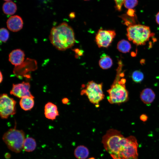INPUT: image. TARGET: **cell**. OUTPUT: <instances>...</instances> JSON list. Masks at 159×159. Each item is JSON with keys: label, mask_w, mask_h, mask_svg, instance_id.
<instances>
[{"label": "cell", "mask_w": 159, "mask_h": 159, "mask_svg": "<svg viewBox=\"0 0 159 159\" xmlns=\"http://www.w3.org/2000/svg\"><path fill=\"white\" fill-rule=\"evenodd\" d=\"M102 143L113 159H138V143L133 136L125 138L120 132L111 129L102 137Z\"/></svg>", "instance_id": "6da1fadb"}, {"label": "cell", "mask_w": 159, "mask_h": 159, "mask_svg": "<svg viewBox=\"0 0 159 159\" xmlns=\"http://www.w3.org/2000/svg\"><path fill=\"white\" fill-rule=\"evenodd\" d=\"M49 39L53 45L60 51L71 48L75 42L73 30L65 22L52 28Z\"/></svg>", "instance_id": "7a4b0ae2"}, {"label": "cell", "mask_w": 159, "mask_h": 159, "mask_svg": "<svg viewBox=\"0 0 159 159\" xmlns=\"http://www.w3.org/2000/svg\"><path fill=\"white\" fill-rule=\"evenodd\" d=\"M117 74L110 88L107 90L108 102L111 104H119L127 101L128 99V92L126 89L125 83L126 80L120 79L124 74L120 72L118 69Z\"/></svg>", "instance_id": "3957f363"}, {"label": "cell", "mask_w": 159, "mask_h": 159, "mask_svg": "<svg viewBox=\"0 0 159 159\" xmlns=\"http://www.w3.org/2000/svg\"><path fill=\"white\" fill-rule=\"evenodd\" d=\"M2 140L8 149L15 153H20L23 149L25 133L15 127L11 128L3 135Z\"/></svg>", "instance_id": "277c9868"}, {"label": "cell", "mask_w": 159, "mask_h": 159, "mask_svg": "<svg viewBox=\"0 0 159 159\" xmlns=\"http://www.w3.org/2000/svg\"><path fill=\"white\" fill-rule=\"evenodd\" d=\"M127 37L129 41L137 45H143L152 35L149 27L141 24H135L127 29Z\"/></svg>", "instance_id": "5b68a950"}, {"label": "cell", "mask_w": 159, "mask_h": 159, "mask_svg": "<svg viewBox=\"0 0 159 159\" xmlns=\"http://www.w3.org/2000/svg\"><path fill=\"white\" fill-rule=\"evenodd\" d=\"M81 94L87 96L91 103L98 105L105 96L102 90V84L97 83L93 81H89L81 91Z\"/></svg>", "instance_id": "8992f818"}, {"label": "cell", "mask_w": 159, "mask_h": 159, "mask_svg": "<svg viewBox=\"0 0 159 159\" xmlns=\"http://www.w3.org/2000/svg\"><path fill=\"white\" fill-rule=\"evenodd\" d=\"M16 101L6 94H1L0 97V115L2 119H7L16 113Z\"/></svg>", "instance_id": "52a82bcc"}, {"label": "cell", "mask_w": 159, "mask_h": 159, "mask_svg": "<svg viewBox=\"0 0 159 159\" xmlns=\"http://www.w3.org/2000/svg\"><path fill=\"white\" fill-rule=\"evenodd\" d=\"M116 35L114 30L99 29L95 36V42L99 48L108 47Z\"/></svg>", "instance_id": "ba28073f"}, {"label": "cell", "mask_w": 159, "mask_h": 159, "mask_svg": "<svg viewBox=\"0 0 159 159\" xmlns=\"http://www.w3.org/2000/svg\"><path fill=\"white\" fill-rule=\"evenodd\" d=\"M30 85L28 82H23L21 83L13 84L10 94L19 98L25 96L34 98L30 91Z\"/></svg>", "instance_id": "9c48e42d"}, {"label": "cell", "mask_w": 159, "mask_h": 159, "mask_svg": "<svg viewBox=\"0 0 159 159\" xmlns=\"http://www.w3.org/2000/svg\"><path fill=\"white\" fill-rule=\"evenodd\" d=\"M6 24L9 29L13 32H16L22 28L23 21L21 17L18 15H14L8 19Z\"/></svg>", "instance_id": "30bf717a"}, {"label": "cell", "mask_w": 159, "mask_h": 159, "mask_svg": "<svg viewBox=\"0 0 159 159\" xmlns=\"http://www.w3.org/2000/svg\"><path fill=\"white\" fill-rule=\"evenodd\" d=\"M25 57L24 52L19 49L11 51L9 55V61L13 65L17 66L21 64L23 62Z\"/></svg>", "instance_id": "8fae6325"}, {"label": "cell", "mask_w": 159, "mask_h": 159, "mask_svg": "<svg viewBox=\"0 0 159 159\" xmlns=\"http://www.w3.org/2000/svg\"><path fill=\"white\" fill-rule=\"evenodd\" d=\"M44 114L48 119L52 120L55 119L59 115L57 106L51 102H48L44 106Z\"/></svg>", "instance_id": "7c38bea8"}, {"label": "cell", "mask_w": 159, "mask_h": 159, "mask_svg": "<svg viewBox=\"0 0 159 159\" xmlns=\"http://www.w3.org/2000/svg\"><path fill=\"white\" fill-rule=\"evenodd\" d=\"M155 95L151 89L146 88L141 92L140 97L141 101L145 104L148 105L152 103L155 98Z\"/></svg>", "instance_id": "4fadbf2b"}, {"label": "cell", "mask_w": 159, "mask_h": 159, "mask_svg": "<svg viewBox=\"0 0 159 159\" xmlns=\"http://www.w3.org/2000/svg\"><path fill=\"white\" fill-rule=\"evenodd\" d=\"M34 98L29 96H25L21 98L19 102L21 108L25 111L31 110L34 105Z\"/></svg>", "instance_id": "5bb4252c"}, {"label": "cell", "mask_w": 159, "mask_h": 159, "mask_svg": "<svg viewBox=\"0 0 159 159\" xmlns=\"http://www.w3.org/2000/svg\"><path fill=\"white\" fill-rule=\"evenodd\" d=\"M74 154L78 159H86L89 156V151L87 147L83 145H80L75 149Z\"/></svg>", "instance_id": "9a60e30c"}, {"label": "cell", "mask_w": 159, "mask_h": 159, "mask_svg": "<svg viewBox=\"0 0 159 159\" xmlns=\"http://www.w3.org/2000/svg\"><path fill=\"white\" fill-rule=\"evenodd\" d=\"M36 146L35 139L29 137L25 139L23 145V149L26 152H31L35 150Z\"/></svg>", "instance_id": "2e32d148"}, {"label": "cell", "mask_w": 159, "mask_h": 159, "mask_svg": "<svg viewBox=\"0 0 159 159\" xmlns=\"http://www.w3.org/2000/svg\"><path fill=\"white\" fill-rule=\"evenodd\" d=\"M2 9L5 14L8 15H12L16 11L17 6L16 4L12 1H7L3 4Z\"/></svg>", "instance_id": "e0dca14e"}, {"label": "cell", "mask_w": 159, "mask_h": 159, "mask_svg": "<svg viewBox=\"0 0 159 159\" xmlns=\"http://www.w3.org/2000/svg\"><path fill=\"white\" fill-rule=\"evenodd\" d=\"M99 64L101 68L106 69L111 67L113 64V62L110 56L103 54L99 60Z\"/></svg>", "instance_id": "ac0fdd59"}, {"label": "cell", "mask_w": 159, "mask_h": 159, "mask_svg": "<svg viewBox=\"0 0 159 159\" xmlns=\"http://www.w3.org/2000/svg\"><path fill=\"white\" fill-rule=\"evenodd\" d=\"M117 48L118 50L123 53L128 52L131 49V45L129 42L122 39L117 43Z\"/></svg>", "instance_id": "d6986e66"}, {"label": "cell", "mask_w": 159, "mask_h": 159, "mask_svg": "<svg viewBox=\"0 0 159 159\" xmlns=\"http://www.w3.org/2000/svg\"><path fill=\"white\" fill-rule=\"evenodd\" d=\"M120 17L123 21L124 24L128 26L135 25V23L136 16L132 17L128 16L126 14L122 15Z\"/></svg>", "instance_id": "ffe728a7"}, {"label": "cell", "mask_w": 159, "mask_h": 159, "mask_svg": "<svg viewBox=\"0 0 159 159\" xmlns=\"http://www.w3.org/2000/svg\"><path fill=\"white\" fill-rule=\"evenodd\" d=\"M144 77L143 73L140 71L136 70L132 73V79L133 81L136 83H140L143 81Z\"/></svg>", "instance_id": "44dd1931"}, {"label": "cell", "mask_w": 159, "mask_h": 159, "mask_svg": "<svg viewBox=\"0 0 159 159\" xmlns=\"http://www.w3.org/2000/svg\"><path fill=\"white\" fill-rule=\"evenodd\" d=\"M9 37V33L6 29L2 28L0 30V39L1 41L5 42L8 40Z\"/></svg>", "instance_id": "7402d4cb"}, {"label": "cell", "mask_w": 159, "mask_h": 159, "mask_svg": "<svg viewBox=\"0 0 159 159\" xmlns=\"http://www.w3.org/2000/svg\"><path fill=\"white\" fill-rule=\"evenodd\" d=\"M125 7L127 9H132L138 4V0H125L124 2Z\"/></svg>", "instance_id": "603a6c76"}, {"label": "cell", "mask_w": 159, "mask_h": 159, "mask_svg": "<svg viewBox=\"0 0 159 159\" xmlns=\"http://www.w3.org/2000/svg\"><path fill=\"white\" fill-rule=\"evenodd\" d=\"M116 4L115 8L118 11H121L122 6L125 0H114Z\"/></svg>", "instance_id": "cb8c5ba5"}, {"label": "cell", "mask_w": 159, "mask_h": 159, "mask_svg": "<svg viewBox=\"0 0 159 159\" xmlns=\"http://www.w3.org/2000/svg\"><path fill=\"white\" fill-rule=\"evenodd\" d=\"M135 12V11L134 9H129L127 12V14L128 16H136Z\"/></svg>", "instance_id": "d4e9b609"}, {"label": "cell", "mask_w": 159, "mask_h": 159, "mask_svg": "<svg viewBox=\"0 0 159 159\" xmlns=\"http://www.w3.org/2000/svg\"><path fill=\"white\" fill-rule=\"evenodd\" d=\"M148 118V116L145 114L141 115L140 117V119L143 122L146 121L147 120Z\"/></svg>", "instance_id": "484cf974"}, {"label": "cell", "mask_w": 159, "mask_h": 159, "mask_svg": "<svg viewBox=\"0 0 159 159\" xmlns=\"http://www.w3.org/2000/svg\"><path fill=\"white\" fill-rule=\"evenodd\" d=\"M74 50L76 53L78 55L81 56L82 55L83 52L82 50H79L78 49H75Z\"/></svg>", "instance_id": "4316f807"}, {"label": "cell", "mask_w": 159, "mask_h": 159, "mask_svg": "<svg viewBox=\"0 0 159 159\" xmlns=\"http://www.w3.org/2000/svg\"><path fill=\"white\" fill-rule=\"evenodd\" d=\"M155 20L157 23L159 24V12L156 14L155 16Z\"/></svg>", "instance_id": "83f0119b"}, {"label": "cell", "mask_w": 159, "mask_h": 159, "mask_svg": "<svg viewBox=\"0 0 159 159\" xmlns=\"http://www.w3.org/2000/svg\"><path fill=\"white\" fill-rule=\"evenodd\" d=\"M68 101V99L67 98H64L62 100V103L64 104H66L67 103Z\"/></svg>", "instance_id": "f1b7e54d"}, {"label": "cell", "mask_w": 159, "mask_h": 159, "mask_svg": "<svg viewBox=\"0 0 159 159\" xmlns=\"http://www.w3.org/2000/svg\"><path fill=\"white\" fill-rule=\"evenodd\" d=\"M0 82L1 83V82L2 81L3 79V77L2 74L1 73V72H0Z\"/></svg>", "instance_id": "f546056e"}, {"label": "cell", "mask_w": 159, "mask_h": 159, "mask_svg": "<svg viewBox=\"0 0 159 159\" xmlns=\"http://www.w3.org/2000/svg\"><path fill=\"white\" fill-rule=\"evenodd\" d=\"M10 155L9 154L6 153L5 155V157L6 158H9L10 157Z\"/></svg>", "instance_id": "4dcf8cb0"}, {"label": "cell", "mask_w": 159, "mask_h": 159, "mask_svg": "<svg viewBox=\"0 0 159 159\" xmlns=\"http://www.w3.org/2000/svg\"><path fill=\"white\" fill-rule=\"evenodd\" d=\"M69 16L70 18H73L75 16L74 13H72L69 14Z\"/></svg>", "instance_id": "1f68e13d"}, {"label": "cell", "mask_w": 159, "mask_h": 159, "mask_svg": "<svg viewBox=\"0 0 159 159\" xmlns=\"http://www.w3.org/2000/svg\"><path fill=\"white\" fill-rule=\"evenodd\" d=\"M145 60L144 59H142L140 62L141 64H144V63L145 62Z\"/></svg>", "instance_id": "d6a6232c"}, {"label": "cell", "mask_w": 159, "mask_h": 159, "mask_svg": "<svg viewBox=\"0 0 159 159\" xmlns=\"http://www.w3.org/2000/svg\"><path fill=\"white\" fill-rule=\"evenodd\" d=\"M131 55L132 56H133V57H134L136 55V54L134 52L131 53Z\"/></svg>", "instance_id": "836d02e7"}, {"label": "cell", "mask_w": 159, "mask_h": 159, "mask_svg": "<svg viewBox=\"0 0 159 159\" xmlns=\"http://www.w3.org/2000/svg\"><path fill=\"white\" fill-rule=\"evenodd\" d=\"M87 159H95L94 158V157H91L90 158H89Z\"/></svg>", "instance_id": "e575fe53"}, {"label": "cell", "mask_w": 159, "mask_h": 159, "mask_svg": "<svg viewBox=\"0 0 159 159\" xmlns=\"http://www.w3.org/2000/svg\"><path fill=\"white\" fill-rule=\"evenodd\" d=\"M5 1H9L11 0H4Z\"/></svg>", "instance_id": "d590c367"}, {"label": "cell", "mask_w": 159, "mask_h": 159, "mask_svg": "<svg viewBox=\"0 0 159 159\" xmlns=\"http://www.w3.org/2000/svg\"><path fill=\"white\" fill-rule=\"evenodd\" d=\"M44 1H48V0H42Z\"/></svg>", "instance_id": "8d00e7d4"}, {"label": "cell", "mask_w": 159, "mask_h": 159, "mask_svg": "<svg viewBox=\"0 0 159 159\" xmlns=\"http://www.w3.org/2000/svg\"></svg>", "instance_id": "74e56055"}]
</instances>
